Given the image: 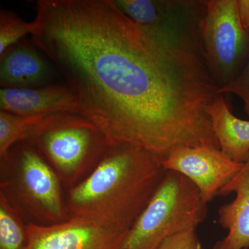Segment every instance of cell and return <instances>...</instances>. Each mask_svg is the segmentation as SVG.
I'll use <instances>...</instances> for the list:
<instances>
[{
  "mask_svg": "<svg viewBox=\"0 0 249 249\" xmlns=\"http://www.w3.org/2000/svg\"><path fill=\"white\" fill-rule=\"evenodd\" d=\"M119 9L152 34L198 29L206 1L114 0Z\"/></svg>",
  "mask_w": 249,
  "mask_h": 249,
  "instance_id": "obj_9",
  "label": "cell"
},
{
  "mask_svg": "<svg viewBox=\"0 0 249 249\" xmlns=\"http://www.w3.org/2000/svg\"><path fill=\"white\" fill-rule=\"evenodd\" d=\"M231 193H235V199L218 210V222L228 233L213 249H249V158L219 196Z\"/></svg>",
  "mask_w": 249,
  "mask_h": 249,
  "instance_id": "obj_11",
  "label": "cell"
},
{
  "mask_svg": "<svg viewBox=\"0 0 249 249\" xmlns=\"http://www.w3.org/2000/svg\"><path fill=\"white\" fill-rule=\"evenodd\" d=\"M199 29L205 60L220 89L240 76L249 60V28L238 0H206Z\"/></svg>",
  "mask_w": 249,
  "mask_h": 249,
  "instance_id": "obj_6",
  "label": "cell"
},
{
  "mask_svg": "<svg viewBox=\"0 0 249 249\" xmlns=\"http://www.w3.org/2000/svg\"><path fill=\"white\" fill-rule=\"evenodd\" d=\"M34 21V45L109 144L161 158L174 147L215 145L208 109L221 93L199 37L152 34L114 0H40Z\"/></svg>",
  "mask_w": 249,
  "mask_h": 249,
  "instance_id": "obj_1",
  "label": "cell"
},
{
  "mask_svg": "<svg viewBox=\"0 0 249 249\" xmlns=\"http://www.w3.org/2000/svg\"><path fill=\"white\" fill-rule=\"evenodd\" d=\"M162 163L165 170L181 174L194 183L207 204L219 196L244 165L211 146L174 147L162 159Z\"/></svg>",
  "mask_w": 249,
  "mask_h": 249,
  "instance_id": "obj_7",
  "label": "cell"
},
{
  "mask_svg": "<svg viewBox=\"0 0 249 249\" xmlns=\"http://www.w3.org/2000/svg\"><path fill=\"white\" fill-rule=\"evenodd\" d=\"M0 110L24 116H46L58 112L80 114L76 96L67 85L1 88Z\"/></svg>",
  "mask_w": 249,
  "mask_h": 249,
  "instance_id": "obj_10",
  "label": "cell"
},
{
  "mask_svg": "<svg viewBox=\"0 0 249 249\" xmlns=\"http://www.w3.org/2000/svg\"><path fill=\"white\" fill-rule=\"evenodd\" d=\"M25 141L35 147L68 189L92 172L109 145L96 124L72 112L42 118L30 129Z\"/></svg>",
  "mask_w": 249,
  "mask_h": 249,
  "instance_id": "obj_4",
  "label": "cell"
},
{
  "mask_svg": "<svg viewBox=\"0 0 249 249\" xmlns=\"http://www.w3.org/2000/svg\"><path fill=\"white\" fill-rule=\"evenodd\" d=\"M34 42L23 40L0 55L1 88H34L49 85L53 71Z\"/></svg>",
  "mask_w": 249,
  "mask_h": 249,
  "instance_id": "obj_12",
  "label": "cell"
},
{
  "mask_svg": "<svg viewBox=\"0 0 249 249\" xmlns=\"http://www.w3.org/2000/svg\"><path fill=\"white\" fill-rule=\"evenodd\" d=\"M28 249H124L127 232L80 217L52 225L27 223Z\"/></svg>",
  "mask_w": 249,
  "mask_h": 249,
  "instance_id": "obj_8",
  "label": "cell"
},
{
  "mask_svg": "<svg viewBox=\"0 0 249 249\" xmlns=\"http://www.w3.org/2000/svg\"><path fill=\"white\" fill-rule=\"evenodd\" d=\"M37 24L35 21L28 22L17 15L6 10L0 12V55L13 45L24 39L25 36L35 34Z\"/></svg>",
  "mask_w": 249,
  "mask_h": 249,
  "instance_id": "obj_16",
  "label": "cell"
},
{
  "mask_svg": "<svg viewBox=\"0 0 249 249\" xmlns=\"http://www.w3.org/2000/svg\"><path fill=\"white\" fill-rule=\"evenodd\" d=\"M241 19L246 27L249 28V0H238ZM219 93H232L243 101L245 112L249 118V60L245 70L238 78L230 84L220 88Z\"/></svg>",
  "mask_w": 249,
  "mask_h": 249,
  "instance_id": "obj_17",
  "label": "cell"
},
{
  "mask_svg": "<svg viewBox=\"0 0 249 249\" xmlns=\"http://www.w3.org/2000/svg\"><path fill=\"white\" fill-rule=\"evenodd\" d=\"M200 191L181 174L166 170L126 236L124 249H157L165 240L196 231L207 217Z\"/></svg>",
  "mask_w": 249,
  "mask_h": 249,
  "instance_id": "obj_5",
  "label": "cell"
},
{
  "mask_svg": "<svg viewBox=\"0 0 249 249\" xmlns=\"http://www.w3.org/2000/svg\"><path fill=\"white\" fill-rule=\"evenodd\" d=\"M45 116H24L0 110V156L25 141L30 129Z\"/></svg>",
  "mask_w": 249,
  "mask_h": 249,
  "instance_id": "obj_15",
  "label": "cell"
},
{
  "mask_svg": "<svg viewBox=\"0 0 249 249\" xmlns=\"http://www.w3.org/2000/svg\"><path fill=\"white\" fill-rule=\"evenodd\" d=\"M24 218L0 193V249H28L29 235Z\"/></svg>",
  "mask_w": 249,
  "mask_h": 249,
  "instance_id": "obj_14",
  "label": "cell"
},
{
  "mask_svg": "<svg viewBox=\"0 0 249 249\" xmlns=\"http://www.w3.org/2000/svg\"><path fill=\"white\" fill-rule=\"evenodd\" d=\"M157 249H205L196 235V231H190L167 239Z\"/></svg>",
  "mask_w": 249,
  "mask_h": 249,
  "instance_id": "obj_18",
  "label": "cell"
},
{
  "mask_svg": "<svg viewBox=\"0 0 249 249\" xmlns=\"http://www.w3.org/2000/svg\"><path fill=\"white\" fill-rule=\"evenodd\" d=\"M208 112L223 153L234 161L245 163L249 158V121L234 116L222 93Z\"/></svg>",
  "mask_w": 249,
  "mask_h": 249,
  "instance_id": "obj_13",
  "label": "cell"
},
{
  "mask_svg": "<svg viewBox=\"0 0 249 249\" xmlns=\"http://www.w3.org/2000/svg\"><path fill=\"white\" fill-rule=\"evenodd\" d=\"M165 172L161 157L153 152L132 144H109L92 172L68 189L70 217L129 232Z\"/></svg>",
  "mask_w": 249,
  "mask_h": 249,
  "instance_id": "obj_2",
  "label": "cell"
},
{
  "mask_svg": "<svg viewBox=\"0 0 249 249\" xmlns=\"http://www.w3.org/2000/svg\"><path fill=\"white\" fill-rule=\"evenodd\" d=\"M0 193L28 223L52 225L70 215L58 175L27 141L0 156Z\"/></svg>",
  "mask_w": 249,
  "mask_h": 249,
  "instance_id": "obj_3",
  "label": "cell"
}]
</instances>
